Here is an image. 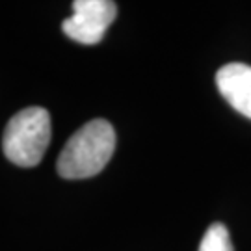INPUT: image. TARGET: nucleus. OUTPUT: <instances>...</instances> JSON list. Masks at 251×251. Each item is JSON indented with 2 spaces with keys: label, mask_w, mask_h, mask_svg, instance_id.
<instances>
[{
  "label": "nucleus",
  "mask_w": 251,
  "mask_h": 251,
  "mask_svg": "<svg viewBox=\"0 0 251 251\" xmlns=\"http://www.w3.org/2000/svg\"><path fill=\"white\" fill-rule=\"evenodd\" d=\"M116 151V130L106 119H93L69 138L58 156L63 179H90L106 168Z\"/></svg>",
  "instance_id": "f257e3e1"
},
{
  "label": "nucleus",
  "mask_w": 251,
  "mask_h": 251,
  "mask_svg": "<svg viewBox=\"0 0 251 251\" xmlns=\"http://www.w3.org/2000/svg\"><path fill=\"white\" fill-rule=\"evenodd\" d=\"M50 144V116L45 108L30 106L9 119L2 149L9 162L21 168L37 166Z\"/></svg>",
  "instance_id": "f03ea898"
},
{
  "label": "nucleus",
  "mask_w": 251,
  "mask_h": 251,
  "mask_svg": "<svg viewBox=\"0 0 251 251\" xmlns=\"http://www.w3.org/2000/svg\"><path fill=\"white\" fill-rule=\"evenodd\" d=\"M116 17L117 6L114 0H75L73 15L62 23V30L76 43L97 45Z\"/></svg>",
  "instance_id": "7ed1b4c3"
},
{
  "label": "nucleus",
  "mask_w": 251,
  "mask_h": 251,
  "mask_svg": "<svg viewBox=\"0 0 251 251\" xmlns=\"http://www.w3.org/2000/svg\"><path fill=\"white\" fill-rule=\"evenodd\" d=\"M218 91L231 106L251 119V67L246 63H227L216 73Z\"/></svg>",
  "instance_id": "20e7f679"
},
{
  "label": "nucleus",
  "mask_w": 251,
  "mask_h": 251,
  "mask_svg": "<svg viewBox=\"0 0 251 251\" xmlns=\"http://www.w3.org/2000/svg\"><path fill=\"white\" fill-rule=\"evenodd\" d=\"M199 251H234L227 227L220 222L210 225L201 238Z\"/></svg>",
  "instance_id": "39448f33"
}]
</instances>
